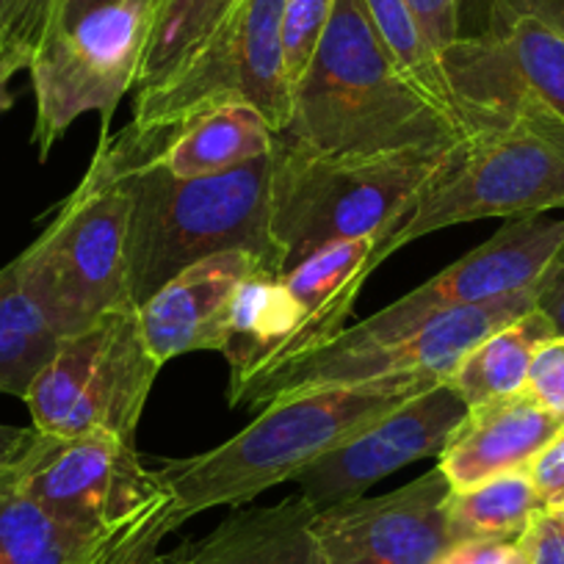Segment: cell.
Segmentation results:
<instances>
[{
    "mask_svg": "<svg viewBox=\"0 0 564 564\" xmlns=\"http://www.w3.org/2000/svg\"><path fill=\"white\" fill-rule=\"evenodd\" d=\"M463 135V122L401 73L366 0H335L276 139L318 155H382L452 148Z\"/></svg>",
    "mask_w": 564,
    "mask_h": 564,
    "instance_id": "6da1fadb",
    "label": "cell"
},
{
    "mask_svg": "<svg viewBox=\"0 0 564 564\" xmlns=\"http://www.w3.org/2000/svg\"><path fill=\"white\" fill-rule=\"evenodd\" d=\"M441 382L430 373H410L274 401L221 446L161 465L177 520L183 525L199 512L249 503L282 481H294L324 454Z\"/></svg>",
    "mask_w": 564,
    "mask_h": 564,
    "instance_id": "7a4b0ae2",
    "label": "cell"
},
{
    "mask_svg": "<svg viewBox=\"0 0 564 564\" xmlns=\"http://www.w3.org/2000/svg\"><path fill=\"white\" fill-rule=\"evenodd\" d=\"M564 208V119L534 100L468 124L395 225L373 241L368 269L406 243L479 219H529Z\"/></svg>",
    "mask_w": 564,
    "mask_h": 564,
    "instance_id": "3957f363",
    "label": "cell"
},
{
    "mask_svg": "<svg viewBox=\"0 0 564 564\" xmlns=\"http://www.w3.org/2000/svg\"><path fill=\"white\" fill-rule=\"evenodd\" d=\"M274 150L214 177H175L155 159L130 172V225L124 243V289L139 307L186 265L247 249L274 265L269 216ZM280 274V271H276Z\"/></svg>",
    "mask_w": 564,
    "mask_h": 564,
    "instance_id": "277c9868",
    "label": "cell"
},
{
    "mask_svg": "<svg viewBox=\"0 0 564 564\" xmlns=\"http://www.w3.org/2000/svg\"><path fill=\"white\" fill-rule=\"evenodd\" d=\"M153 159L124 128L100 133V144L56 219L12 260L25 291L58 335H73L106 313L130 305L124 243L130 225V172Z\"/></svg>",
    "mask_w": 564,
    "mask_h": 564,
    "instance_id": "5b68a950",
    "label": "cell"
},
{
    "mask_svg": "<svg viewBox=\"0 0 564 564\" xmlns=\"http://www.w3.org/2000/svg\"><path fill=\"white\" fill-rule=\"evenodd\" d=\"M441 150L318 155L276 139L269 232L280 274L344 238H382L441 164Z\"/></svg>",
    "mask_w": 564,
    "mask_h": 564,
    "instance_id": "8992f818",
    "label": "cell"
},
{
    "mask_svg": "<svg viewBox=\"0 0 564 564\" xmlns=\"http://www.w3.org/2000/svg\"><path fill=\"white\" fill-rule=\"evenodd\" d=\"M14 476L45 512L108 547L155 556L164 536L181 529L161 470L141 463L135 443L122 437L36 432Z\"/></svg>",
    "mask_w": 564,
    "mask_h": 564,
    "instance_id": "52a82bcc",
    "label": "cell"
},
{
    "mask_svg": "<svg viewBox=\"0 0 564 564\" xmlns=\"http://www.w3.org/2000/svg\"><path fill=\"white\" fill-rule=\"evenodd\" d=\"M285 0H236L214 34L159 86L135 91L130 135L159 155L188 119L227 102H247L280 133L291 117L282 67Z\"/></svg>",
    "mask_w": 564,
    "mask_h": 564,
    "instance_id": "ba28073f",
    "label": "cell"
},
{
    "mask_svg": "<svg viewBox=\"0 0 564 564\" xmlns=\"http://www.w3.org/2000/svg\"><path fill=\"white\" fill-rule=\"evenodd\" d=\"M133 305L64 335L56 355L25 393L31 426L42 435H113L135 443V430L159 379Z\"/></svg>",
    "mask_w": 564,
    "mask_h": 564,
    "instance_id": "9c48e42d",
    "label": "cell"
},
{
    "mask_svg": "<svg viewBox=\"0 0 564 564\" xmlns=\"http://www.w3.org/2000/svg\"><path fill=\"white\" fill-rule=\"evenodd\" d=\"M155 0H113L69 29L56 31L31 58L34 148L40 161L84 113H100L108 133L119 100L135 89Z\"/></svg>",
    "mask_w": 564,
    "mask_h": 564,
    "instance_id": "30bf717a",
    "label": "cell"
},
{
    "mask_svg": "<svg viewBox=\"0 0 564 564\" xmlns=\"http://www.w3.org/2000/svg\"><path fill=\"white\" fill-rule=\"evenodd\" d=\"M534 307L536 282L496 300L441 313L393 344L351 351L318 346L307 355L265 368L241 388L230 390L227 399L230 406H269L274 401L333 388V384H360L384 377H410V373H430L446 382L476 344H481L496 329L518 322Z\"/></svg>",
    "mask_w": 564,
    "mask_h": 564,
    "instance_id": "8fae6325",
    "label": "cell"
},
{
    "mask_svg": "<svg viewBox=\"0 0 564 564\" xmlns=\"http://www.w3.org/2000/svg\"><path fill=\"white\" fill-rule=\"evenodd\" d=\"M562 241L564 219L551 221L540 219V216L512 219L496 236L454 260L430 282H423L421 289L410 291L393 305L362 318L355 327L340 329L335 338L322 346L351 351L393 344L454 307H468L476 302L529 289L547 269Z\"/></svg>",
    "mask_w": 564,
    "mask_h": 564,
    "instance_id": "7c38bea8",
    "label": "cell"
},
{
    "mask_svg": "<svg viewBox=\"0 0 564 564\" xmlns=\"http://www.w3.org/2000/svg\"><path fill=\"white\" fill-rule=\"evenodd\" d=\"M463 122L503 117L534 100L564 119V36L492 0L490 29L441 53Z\"/></svg>",
    "mask_w": 564,
    "mask_h": 564,
    "instance_id": "4fadbf2b",
    "label": "cell"
},
{
    "mask_svg": "<svg viewBox=\"0 0 564 564\" xmlns=\"http://www.w3.org/2000/svg\"><path fill=\"white\" fill-rule=\"evenodd\" d=\"M465 401L446 382L412 395L296 476L300 496L313 509L355 501L384 476L423 457H441L463 417Z\"/></svg>",
    "mask_w": 564,
    "mask_h": 564,
    "instance_id": "5bb4252c",
    "label": "cell"
},
{
    "mask_svg": "<svg viewBox=\"0 0 564 564\" xmlns=\"http://www.w3.org/2000/svg\"><path fill=\"white\" fill-rule=\"evenodd\" d=\"M441 468L377 498L316 509L313 531L324 564H437L454 545Z\"/></svg>",
    "mask_w": 564,
    "mask_h": 564,
    "instance_id": "9a60e30c",
    "label": "cell"
},
{
    "mask_svg": "<svg viewBox=\"0 0 564 564\" xmlns=\"http://www.w3.org/2000/svg\"><path fill=\"white\" fill-rule=\"evenodd\" d=\"M258 269H269L260 254L227 249L177 271L164 289L135 307L150 355L164 366L192 351H221L232 296Z\"/></svg>",
    "mask_w": 564,
    "mask_h": 564,
    "instance_id": "2e32d148",
    "label": "cell"
},
{
    "mask_svg": "<svg viewBox=\"0 0 564 564\" xmlns=\"http://www.w3.org/2000/svg\"><path fill=\"white\" fill-rule=\"evenodd\" d=\"M564 430V417L525 393L468 410L441 454V474L454 492L512 470H529L536 454Z\"/></svg>",
    "mask_w": 564,
    "mask_h": 564,
    "instance_id": "e0dca14e",
    "label": "cell"
},
{
    "mask_svg": "<svg viewBox=\"0 0 564 564\" xmlns=\"http://www.w3.org/2000/svg\"><path fill=\"white\" fill-rule=\"evenodd\" d=\"M316 509L302 496L236 509L203 540L186 542L192 564H324Z\"/></svg>",
    "mask_w": 564,
    "mask_h": 564,
    "instance_id": "ac0fdd59",
    "label": "cell"
},
{
    "mask_svg": "<svg viewBox=\"0 0 564 564\" xmlns=\"http://www.w3.org/2000/svg\"><path fill=\"white\" fill-rule=\"evenodd\" d=\"M371 252L373 238H344L316 249L282 274L302 311L300 335L285 360L318 349L340 329H346L357 294L371 276L368 269Z\"/></svg>",
    "mask_w": 564,
    "mask_h": 564,
    "instance_id": "d6986e66",
    "label": "cell"
},
{
    "mask_svg": "<svg viewBox=\"0 0 564 564\" xmlns=\"http://www.w3.org/2000/svg\"><path fill=\"white\" fill-rule=\"evenodd\" d=\"M300 327L302 311L282 274L258 269L247 276L232 296L225 346L219 351L230 366V390L285 360Z\"/></svg>",
    "mask_w": 564,
    "mask_h": 564,
    "instance_id": "ffe728a7",
    "label": "cell"
},
{
    "mask_svg": "<svg viewBox=\"0 0 564 564\" xmlns=\"http://www.w3.org/2000/svg\"><path fill=\"white\" fill-rule=\"evenodd\" d=\"M276 133L258 108L227 102L188 119L153 155L175 177H214L263 159L274 150Z\"/></svg>",
    "mask_w": 564,
    "mask_h": 564,
    "instance_id": "44dd1931",
    "label": "cell"
},
{
    "mask_svg": "<svg viewBox=\"0 0 564 564\" xmlns=\"http://www.w3.org/2000/svg\"><path fill=\"white\" fill-rule=\"evenodd\" d=\"M155 556L78 534L25 496L14 465L0 474V564H150Z\"/></svg>",
    "mask_w": 564,
    "mask_h": 564,
    "instance_id": "7402d4cb",
    "label": "cell"
},
{
    "mask_svg": "<svg viewBox=\"0 0 564 564\" xmlns=\"http://www.w3.org/2000/svg\"><path fill=\"white\" fill-rule=\"evenodd\" d=\"M551 338H556L551 322L534 307L518 322L496 329L481 344H476L459 360L446 384L465 401L468 410L523 393L531 360L536 349Z\"/></svg>",
    "mask_w": 564,
    "mask_h": 564,
    "instance_id": "603a6c76",
    "label": "cell"
},
{
    "mask_svg": "<svg viewBox=\"0 0 564 564\" xmlns=\"http://www.w3.org/2000/svg\"><path fill=\"white\" fill-rule=\"evenodd\" d=\"M62 335L34 296L25 291L14 263L0 269V393L25 399L42 368L56 355Z\"/></svg>",
    "mask_w": 564,
    "mask_h": 564,
    "instance_id": "cb8c5ba5",
    "label": "cell"
},
{
    "mask_svg": "<svg viewBox=\"0 0 564 564\" xmlns=\"http://www.w3.org/2000/svg\"><path fill=\"white\" fill-rule=\"evenodd\" d=\"M542 509L529 470H512L470 490H452L446 518L454 542H518Z\"/></svg>",
    "mask_w": 564,
    "mask_h": 564,
    "instance_id": "d4e9b609",
    "label": "cell"
},
{
    "mask_svg": "<svg viewBox=\"0 0 564 564\" xmlns=\"http://www.w3.org/2000/svg\"><path fill=\"white\" fill-rule=\"evenodd\" d=\"M236 0H155L135 91L153 89L170 78L225 20Z\"/></svg>",
    "mask_w": 564,
    "mask_h": 564,
    "instance_id": "484cf974",
    "label": "cell"
},
{
    "mask_svg": "<svg viewBox=\"0 0 564 564\" xmlns=\"http://www.w3.org/2000/svg\"><path fill=\"white\" fill-rule=\"evenodd\" d=\"M366 7L373 25H377L379 36H382L384 47L390 51L393 62L399 64L401 73L415 84L417 91H423L443 111H448L452 117H457L463 122L457 97H454L448 75L443 69L441 53L423 36L415 14L406 7V0H366Z\"/></svg>",
    "mask_w": 564,
    "mask_h": 564,
    "instance_id": "4316f807",
    "label": "cell"
},
{
    "mask_svg": "<svg viewBox=\"0 0 564 564\" xmlns=\"http://www.w3.org/2000/svg\"><path fill=\"white\" fill-rule=\"evenodd\" d=\"M62 0H0V62L20 58L31 67L34 53L56 31Z\"/></svg>",
    "mask_w": 564,
    "mask_h": 564,
    "instance_id": "83f0119b",
    "label": "cell"
},
{
    "mask_svg": "<svg viewBox=\"0 0 564 564\" xmlns=\"http://www.w3.org/2000/svg\"><path fill=\"white\" fill-rule=\"evenodd\" d=\"M335 0H285L282 12V67L291 91L311 67Z\"/></svg>",
    "mask_w": 564,
    "mask_h": 564,
    "instance_id": "f1b7e54d",
    "label": "cell"
},
{
    "mask_svg": "<svg viewBox=\"0 0 564 564\" xmlns=\"http://www.w3.org/2000/svg\"><path fill=\"white\" fill-rule=\"evenodd\" d=\"M523 393L542 410L564 417V338L556 335L536 349Z\"/></svg>",
    "mask_w": 564,
    "mask_h": 564,
    "instance_id": "f546056e",
    "label": "cell"
},
{
    "mask_svg": "<svg viewBox=\"0 0 564 564\" xmlns=\"http://www.w3.org/2000/svg\"><path fill=\"white\" fill-rule=\"evenodd\" d=\"M525 564H564V503L542 509L518 540Z\"/></svg>",
    "mask_w": 564,
    "mask_h": 564,
    "instance_id": "4dcf8cb0",
    "label": "cell"
},
{
    "mask_svg": "<svg viewBox=\"0 0 564 564\" xmlns=\"http://www.w3.org/2000/svg\"><path fill=\"white\" fill-rule=\"evenodd\" d=\"M410 12L415 14L423 36L437 53L452 47L459 40V23H463V0H406Z\"/></svg>",
    "mask_w": 564,
    "mask_h": 564,
    "instance_id": "1f68e13d",
    "label": "cell"
},
{
    "mask_svg": "<svg viewBox=\"0 0 564 564\" xmlns=\"http://www.w3.org/2000/svg\"><path fill=\"white\" fill-rule=\"evenodd\" d=\"M529 479L540 496L542 507H562L564 503V430L536 454L529 465Z\"/></svg>",
    "mask_w": 564,
    "mask_h": 564,
    "instance_id": "d6a6232c",
    "label": "cell"
},
{
    "mask_svg": "<svg viewBox=\"0 0 564 564\" xmlns=\"http://www.w3.org/2000/svg\"><path fill=\"white\" fill-rule=\"evenodd\" d=\"M536 311L551 322L553 333L564 338V241L536 280Z\"/></svg>",
    "mask_w": 564,
    "mask_h": 564,
    "instance_id": "836d02e7",
    "label": "cell"
},
{
    "mask_svg": "<svg viewBox=\"0 0 564 564\" xmlns=\"http://www.w3.org/2000/svg\"><path fill=\"white\" fill-rule=\"evenodd\" d=\"M518 542H490V540H468L454 542L437 564H520Z\"/></svg>",
    "mask_w": 564,
    "mask_h": 564,
    "instance_id": "e575fe53",
    "label": "cell"
},
{
    "mask_svg": "<svg viewBox=\"0 0 564 564\" xmlns=\"http://www.w3.org/2000/svg\"><path fill=\"white\" fill-rule=\"evenodd\" d=\"M34 441V426L23 430V426H3V423H0V474L12 468V465H18Z\"/></svg>",
    "mask_w": 564,
    "mask_h": 564,
    "instance_id": "d590c367",
    "label": "cell"
},
{
    "mask_svg": "<svg viewBox=\"0 0 564 564\" xmlns=\"http://www.w3.org/2000/svg\"><path fill=\"white\" fill-rule=\"evenodd\" d=\"M507 7L531 14L564 36V0H503Z\"/></svg>",
    "mask_w": 564,
    "mask_h": 564,
    "instance_id": "8d00e7d4",
    "label": "cell"
},
{
    "mask_svg": "<svg viewBox=\"0 0 564 564\" xmlns=\"http://www.w3.org/2000/svg\"><path fill=\"white\" fill-rule=\"evenodd\" d=\"M108 3H113V0H62V3H58L56 31L69 29V25L78 23L80 18H86V14L95 12V9L108 7ZM56 31H53V34H56Z\"/></svg>",
    "mask_w": 564,
    "mask_h": 564,
    "instance_id": "74e56055",
    "label": "cell"
},
{
    "mask_svg": "<svg viewBox=\"0 0 564 564\" xmlns=\"http://www.w3.org/2000/svg\"><path fill=\"white\" fill-rule=\"evenodd\" d=\"M29 69V64L20 62V58H7V62H0V113L12 108V95H9V80L14 78L18 73Z\"/></svg>",
    "mask_w": 564,
    "mask_h": 564,
    "instance_id": "f35d334b",
    "label": "cell"
},
{
    "mask_svg": "<svg viewBox=\"0 0 564 564\" xmlns=\"http://www.w3.org/2000/svg\"><path fill=\"white\" fill-rule=\"evenodd\" d=\"M150 564H192V558H188V545L177 547V551L172 553H159Z\"/></svg>",
    "mask_w": 564,
    "mask_h": 564,
    "instance_id": "ab89813d",
    "label": "cell"
},
{
    "mask_svg": "<svg viewBox=\"0 0 564 564\" xmlns=\"http://www.w3.org/2000/svg\"><path fill=\"white\" fill-rule=\"evenodd\" d=\"M520 564H525V558H523V562H520Z\"/></svg>",
    "mask_w": 564,
    "mask_h": 564,
    "instance_id": "60d3db41",
    "label": "cell"
}]
</instances>
